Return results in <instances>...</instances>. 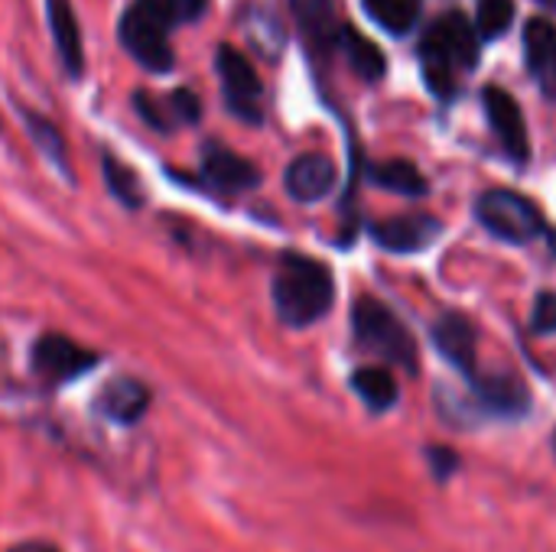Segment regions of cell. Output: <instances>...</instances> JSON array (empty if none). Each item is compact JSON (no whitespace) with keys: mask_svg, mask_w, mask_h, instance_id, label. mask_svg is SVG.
<instances>
[{"mask_svg":"<svg viewBox=\"0 0 556 552\" xmlns=\"http://www.w3.org/2000/svg\"><path fill=\"white\" fill-rule=\"evenodd\" d=\"M352 332L362 351L378 355L381 361L404 368L407 374L420 371V351L410 329L378 299L362 296L352 309Z\"/></svg>","mask_w":556,"mask_h":552,"instance_id":"3","label":"cell"},{"mask_svg":"<svg viewBox=\"0 0 556 552\" xmlns=\"http://www.w3.org/2000/svg\"><path fill=\"white\" fill-rule=\"evenodd\" d=\"M352 390L362 397V403L371 410V413H388L401 390H397V381L388 368H358L352 374Z\"/></svg>","mask_w":556,"mask_h":552,"instance_id":"19","label":"cell"},{"mask_svg":"<svg viewBox=\"0 0 556 552\" xmlns=\"http://www.w3.org/2000/svg\"><path fill=\"white\" fill-rule=\"evenodd\" d=\"M202 179L218 192H251L261 185L257 166L215 140L202 146Z\"/></svg>","mask_w":556,"mask_h":552,"instance_id":"11","label":"cell"},{"mask_svg":"<svg viewBox=\"0 0 556 552\" xmlns=\"http://www.w3.org/2000/svg\"><path fill=\"white\" fill-rule=\"evenodd\" d=\"M134 104H137V114H140L150 127H156V130H163V133H169V130L176 127L166 98H153V94H147V91H137V94H134Z\"/></svg>","mask_w":556,"mask_h":552,"instance_id":"26","label":"cell"},{"mask_svg":"<svg viewBox=\"0 0 556 552\" xmlns=\"http://www.w3.org/2000/svg\"><path fill=\"white\" fill-rule=\"evenodd\" d=\"M476 218L498 238L508 244H528L538 241L544 234V215L541 208L525 198L521 192L511 189H489L482 192V198L476 202Z\"/></svg>","mask_w":556,"mask_h":552,"instance_id":"5","label":"cell"},{"mask_svg":"<svg viewBox=\"0 0 556 552\" xmlns=\"http://www.w3.org/2000/svg\"><path fill=\"white\" fill-rule=\"evenodd\" d=\"M20 117H23V124H26V130H29V137H33V143L42 150V156L65 176V179H72V169H68V153H65V140H62V133H59V127L49 120V117H42V114H36V111H29V107H20Z\"/></svg>","mask_w":556,"mask_h":552,"instance_id":"20","label":"cell"},{"mask_svg":"<svg viewBox=\"0 0 556 552\" xmlns=\"http://www.w3.org/2000/svg\"><path fill=\"white\" fill-rule=\"evenodd\" d=\"M150 387L134 381V377H117L111 381L101 394H98V413L117 426H134L147 416L150 410Z\"/></svg>","mask_w":556,"mask_h":552,"instance_id":"15","label":"cell"},{"mask_svg":"<svg viewBox=\"0 0 556 552\" xmlns=\"http://www.w3.org/2000/svg\"><path fill=\"white\" fill-rule=\"evenodd\" d=\"M101 176H104L108 192H111L124 208L137 211V208L147 202V195H143V185H140L137 172H134L130 166H124L114 153H104V156H101Z\"/></svg>","mask_w":556,"mask_h":552,"instance_id":"22","label":"cell"},{"mask_svg":"<svg viewBox=\"0 0 556 552\" xmlns=\"http://www.w3.org/2000/svg\"><path fill=\"white\" fill-rule=\"evenodd\" d=\"M336 46L345 52V59H349V65H352V72H355L358 78H365V81L384 78V72H388L384 52L378 49V42H371V39H368L365 33H358L355 26H342Z\"/></svg>","mask_w":556,"mask_h":552,"instance_id":"18","label":"cell"},{"mask_svg":"<svg viewBox=\"0 0 556 552\" xmlns=\"http://www.w3.org/2000/svg\"><path fill=\"white\" fill-rule=\"evenodd\" d=\"M169 23L143 0H130L117 23V39L124 52L143 65L147 72H169L173 68V46H169Z\"/></svg>","mask_w":556,"mask_h":552,"instance_id":"4","label":"cell"},{"mask_svg":"<svg viewBox=\"0 0 556 552\" xmlns=\"http://www.w3.org/2000/svg\"><path fill=\"white\" fill-rule=\"evenodd\" d=\"M283 185L293 202H303V205L323 202L336 185V163L323 153H303L287 166Z\"/></svg>","mask_w":556,"mask_h":552,"instance_id":"12","label":"cell"},{"mask_svg":"<svg viewBox=\"0 0 556 552\" xmlns=\"http://www.w3.org/2000/svg\"><path fill=\"white\" fill-rule=\"evenodd\" d=\"M420 65L427 88L450 101L459 91V75L479 65V33L463 13H443L420 42Z\"/></svg>","mask_w":556,"mask_h":552,"instance_id":"2","label":"cell"},{"mask_svg":"<svg viewBox=\"0 0 556 552\" xmlns=\"http://www.w3.org/2000/svg\"><path fill=\"white\" fill-rule=\"evenodd\" d=\"M440 234H443V221L433 215H404V218H388V221L371 224L375 244L391 254L427 251L430 244H437Z\"/></svg>","mask_w":556,"mask_h":552,"instance_id":"10","label":"cell"},{"mask_svg":"<svg viewBox=\"0 0 556 552\" xmlns=\"http://www.w3.org/2000/svg\"><path fill=\"white\" fill-rule=\"evenodd\" d=\"M531 332L534 335H554L556 332V293L544 290L538 299H534V309H531Z\"/></svg>","mask_w":556,"mask_h":552,"instance_id":"28","label":"cell"},{"mask_svg":"<svg viewBox=\"0 0 556 552\" xmlns=\"http://www.w3.org/2000/svg\"><path fill=\"white\" fill-rule=\"evenodd\" d=\"M362 7L391 36L410 33L420 16V0H362Z\"/></svg>","mask_w":556,"mask_h":552,"instance_id":"23","label":"cell"},{"mask_svg":"<svg viewBox=\"0 0 556 552\" xmlns=\"http://www.w3.org/2000/svg\"><path fill=\"white\" fill-rule=\"evenodd\" d=\"M482 101H485L489 124L498 133L505 153L511 159L525 163L531 156V140H528V124H525V114H521L518 101L505 88H498V85H489L485 94H482Z\"/></svg>","mask_w":556,"mask_h":552,"instance_id":"9","label":"cell"},{"mask_svg":"<svg viewBox=\"0 0 556 552\" xmlns=\"http://www.w3.org/2000/svg\"><path fill=\"white\" fill-rule=\"evenodd\" d=\"M98 351L72 342L68 335L49 332L42 338H36L33 351H29V364L33 374L46 384V387H65L78 377H85L88 371L98 368Z\"/></svg>","mask_w":556,"mask_h":552,"instance_id":"7","label":"cell"},{"mask_svg":"<svg viewBox=\"0 0 556 552\" xmlns=\"http://www.w3.org/2000/svg\"><path fill=\"white\" fill-rule=\"evenodd\" d=\"M472 397L476 403L502 420H521L531 410V394L518 374H472Z\"/></svg>","mask_w":556,"mask_h":552,"instance_id":"8","label":"cell"},{"mask_svg":"<svg viewBox=\"0 0 556 552\" xmlns=\"http://www.w3.org/2000/svg\"><path fill=\"white\" fill-rule=\"evenodd\" d=\"M525 62L547 94H556V26L544 16L525 26Z\"/></svg>","mask_w":556,"mask_h":552,"instance_id":"16","label":"cell"},{"mask_svg":"<svg viewBox=\"0 0 556 552\" xmlns=\"http://www.w3.org/2000/svg\"><path fill=\"white\" fill-rule=\"evenodd\" d=\"M476 325L459 316V312H446L437 325H433V345L437 351L466 377H472L479 371V361H476Z\"/></svg>","mask_w":556,"mask_h":552,"instance_id":"13","label":"cell"},{"mask_svg":"<svg viewBox=\"0 0 556 552\" xmlns=\"http://www.w3.org/2000/svg\"><path fill=\"white\" fill-rule=\"evenodd\" d=\"M554 455H556V429H554Z\"/></svg>","mask_w":556,"mask_h":552,"instance_id":"32","label":"cell"},{"mask_svg":"<svg viewBox=\"0 0 556 552\" xmlns=\"http://www.w3.org/2000/svg\"><path fill=\"white\" fill-rule=\"evenodd\" d=\"M143 3H150L169 26H176V23H195L208 10V0H143Z\"/></svg>","mask_w":556,"mask_h":552,"instance_id":"25","label":"cell"},{"mask_svg":"<svg viewBox=\"0 0 556 552\" xmlns=\"http://www.w3.org/2000/svg\"><path fill=\"white\" fill-rule=\"evenodd\" d=\"M515 20V0H479L476 7V33L482 39H502Z\"/></svg>","mask_w":556,"mask_h":552,"instance_id":"24","label":"cell"},{"mask_svg":"<svg viewBox=\"0 0 556 552\" xmlns=\"http://www.w3.org/2000/svg\"><path fill=\"white\" fill-rule=\"evenodd\" d=\"M215 72L222 81V98L225 107L244 120V124H261L264 120V85L257 68L251 65V59L244 52H238L235 46L222 42L218 55H215Z\"/></svg>","mask_w":556,"mask_h":552,"instance_id":"6","label":"cell"},{"mask_svg":"<svg viewBox=\"0 0 556 552\" xmlns=\"http://www.w3.org/2000/svg\"><path fill=\"white\" fill-rule=\"evenodd\" d=\"M538 3H544L547 10H556V0H538Z\"/></svg>","mask_w":556,"mask_h":552,"instance_id":"31","label":"cell"},{"mask_svg":"<svg viewBox=\"0 0 556 552\" xmlns=\"http://www.w3.org/2000/svg\"><path fill=\"white\" fill-rule=\"evenodd\" d=\"M10 552H62L55 550L52 543H39V540H29V543H16Z\"/></svg>","mask_w":556,"mask_h":552,"instance_id":"30","label":"cell"},{"mask_svg":"<svg viewBox=\"0 0 556 552\" xmlns=\"http://www.w3.org/2000/svg\"><path fill=\"white\" fill-rule=\"evenodd\" d=\"M427 462H430V472L440 485L459 472V452L450 446H427Z\"/></svg>","mask_w":556,"mask_h":552,"instance_id":"29","label":"cell"},{"mask_svg":"<svg viewBox=\"0 0 556 552\" xmlns=\"http://www.w3.org/2000/svg\"><path fill=\"white\" fill-rule=\"evenodd\" d=\"M274 309L283 325L306 329L319 322L336 299V280L332 270L306 254H287L274 273Z\"/></svg>","mask_w":556,"mask_h":552,"instance_id":"1","label":"cell"},{"mask_svg":"<svg viewBox=\"0 0 556 552\" xmlns=\"http://www.w3.org/2000/svg\"><path fill=\"white\" fill-rule=\"evenodd\" d=\"M166 104H169V114H173L176 127H179V124H195V120L202 117V104H199L195 91H189V88L173 91V94L166 98Z\"/></svg>","mask_w":556,"mask_h":552,"instance_id":"27","label":"cell"},{"mask_svg":"<svg viewBox=\"0 0 556 552\" xmlns=\"http://www.w3.org/2000/svg\"><path fill=\"white\" fill-rule=\"evenodd\" d=\"M371 179H375L381 189L397 192V195H410V198L430 192L424 172H420L410 159H388V163H378V166H371Z\"/></svg>","mask_w":556,"mask_h":552,"instance_id":"21","label":"cell"},{"mask_svg":"<svg viewBox=\"0 0 556 552\" xmlns=\"http://www.w3.org/2000/svg\"><path fill=\"white\" fill-rule=\"evenodd\" d=\"M46 16H49V33L55 42V52L72 78L85 75V39L78 16L72 10V0H46Z\"/></svg>","mask_w":556,"mask_h":552,"instance_id":"14","label":"cell"},{"mask_svg":"<svg viewBox=\"0 0 556 552\" xmlns=\"http://www.w3.org/2000/svg\"><path fill=\"white\" fill-rule=\"evenodd\" d=\"M293 16L300 23L303 39L309 42L313 52H329L339 39V13H336V0H290Z\"/></svg>","mask_w":556,"mask_h":552,"instance_id":"17","label":"cell"}]
</instances>
